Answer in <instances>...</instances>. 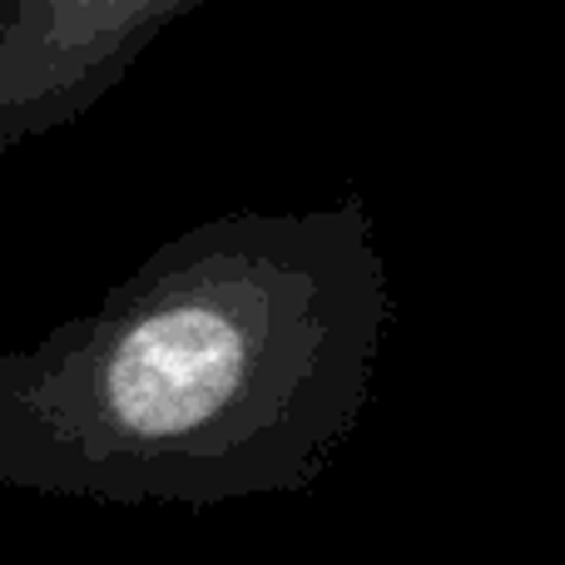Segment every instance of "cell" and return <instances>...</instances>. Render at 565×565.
Wrapping results in <instances>:
<instances>
[{"instance_id": "6da1fadb", "label": "cell", "mask_w": 565, "mask_h": 565, "mask_svg": "<svg viewBox=\"0 0 565 565\" xmlns=\"http://www.w3.org/2000/svg\"><path fill=\"white\" fill-rule=\"evenodd\" d=\"M387 312L362 199L224 209L0 348V487L189 511L312 491L367 412Z\"/></svg>"}, {"instance_id": "7a4b0ae2", "label": "cell", "mask_w": 565, "mask_h": 565, "mask_svg": "<svg viewBox=\"0 0 565 565\" xmlns=\"http://www.w3.org/2000/svg\"><path fill=\"white\" fill-rule=\"evenodd\" d=\"M209 0H0V149L75 125Z\"/></svg>"}]
</instances>
